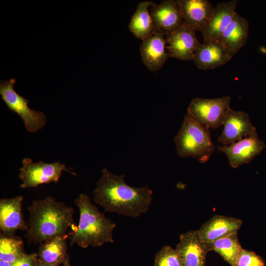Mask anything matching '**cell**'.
<instances>
[{
  "label": "cell",
  "instance_id": "484cf974",
  "mask_svg": "<svg viewBox=\"0 0 266 266\" xmlns=\"http://www.w3.org/2000/svg\"><path fill=\"white\" fill-rule=\"evenodd\" d=\"M36 255L35 254H24L21 257L16 260L13 266H35Z\"/></svg>",
  "mask_w": 266,
  "mask_h": 266
},
{
  "label": "cell",
  "instance_id": "7c38bea8",
  "mask_svg": "<svg viewBox=\"0 0 266 266\" xmlns=\"http://www.w3.org/2000/svg\"><path fill=\"white\" fill-rule=\"evenodd\" d=\"M195 31L185 23L179 29L166 36V48L170 57L183 61L193 60L200 45Z\"/></svg>",
  "mask_w": 266,
  "mask_h": 266
},
{
  "label": "cell",
  "instance_id": "9c48e42d",
  "mask_svg": "<svg viewBox=\"0 0 266 266\" xmlns=\"http://www.w3.org/2000/svg\"><path fill=\"white\" fill-rule=\"evenodd\" d=\"M175 249L183 266H206V258L209 251L198 230L182 233Z\"/></svg>",
  "mask_w": 266,
  "mask_h": 266
},
{
  "label": "cell",
  "instance_id": "44dd1931",
  "mask_svg": "<svg viewBox=\"0 0 266 266\" xmlns=\"http://www.w3.org/2000/svg\"><path fill=\"white\" fill-rule=\"evenodd\" d=\"M68 236H58L41 243L39 256L41 264L57 266L66 259Z\"/></svg>",
  "mask_w": 266,
  "mask_h": 266
},
{
  "label": "cell",
  "instance_id": "2e32d148",
  "mask_svg": "<svg viewBox=\"0 0 266 266\" xmlns=\"http://www.w3.org/2000/svg\"><path fill=\"white\" fill-rule=\"evenodd\" d=\"M232 58L221 41L213 40L201 43L193 60L199 69L208 70L226 64Z\"/></svg>",
  "mask_w": 266,
  "mask_h": 266
},
{
  "label": "cell",
  "instance_id": "ac0fdd59",
  "mask_svg": "<svg viewBox=\"0 0 266 266\" xmlns=\"http://www.w3.org/2000/svg\"><path fill=\"white\" fill-rule=\"evenodd\" d=\"M184 23L195 32H201L208 23L214 10L207 0H178Z\"/></svg>",
  "mask_w": 266,
  "mask_h": 266
},
{
  "label": "cell",
  "instance_id": "e0dca14e",
  "mask_svg": "<svg viewBox=\"0 0 266 266\" xmlns=\"http://www.w3.org/2000/svg\"><path fill=\"white\" fill-rule=\"evenodd\" d=\"M243 224L241 219L216 215L198 230L202 240L207 244L237 233Z\"/></svg>",
  "mask_w": 266,
  "mask_h": 266
},
{
  "label": "cell",
  "instance_id": "ffe728a7",
  "mask_svg": "<svg viewBox=\"0 0 266 266\" xmlns=\"http://www.w3.org/2000/svg\"><path fill=\"white\" fill-rule=\"evenodd\" d=\"M153 2L148 0L139 2L129 24L131 33L142 41L154 33L153 21L150 12V7Z\"/></svg>",
  "mask_w": 266,
  "mask_h": 266
},
{
  "label": "cell",
  "instance_id": "3957f363",
  "mask_svg": "<svg viewBox=\"0 0 266 266\" xmlns=\"http://www.w3.org/2000/svg\"><path fill=\"white\" fill-rule=\"evenodd\" d=\"M75 203L79 210V220L70 238V244L86 248L89 246L96 247L113 243V231L116 224L99 210L89 197L81 193L75 199Z\"/></svg>",
  "mask_w": 266,
  "mask_h": 266
},
{
  "label": "cell",
  "instance_id": "8fae6325",
  "mask_svg": "<svg viewBox=\"0 0 266 266\" xmlns=\"http://www.w3.org/2000/svg\"><path fill=\"white\" fill-rule=\"evenodd\" d=\"M223 125L224 129L218 141L224 145H230L257 133L248 113L231 108L226 112Z\"/></svg>",
  "mask_w": 266,
  "mask_h": 266
},
{
  "label": "cell",
  "instance_id": "9a60e30c",
  "mask_svg": "<svg viewBox=\"0 0 266 266\" xmlns=\"http://www.w3.org/2000/svg\"><path fill=\"white\" fill-rule=\"evenodd\" d=\"M22 196L0 200V229L7 236L12 235L17 230L27 229L22 211Z\"/></svg>",
  "mask_w": 266,
  "mask_h": 266
},
{
  "label": "cell",
  "instance_id": "52a82bcc",
  "mask_svg": "<svg viewBox=\"0 0 266 266\" xmlns=\"http://www.w3.org/2000/svg\"><path fill=\"white\" fill-rule=\"evenodd\" d=\"M22 166L20 168L19 178L22 183L20 187L23 189L36 187L51 182L57 183L62 175V171L76 175L68 169L60 161L53 163H46L42 161L33 163L32 159L24 158Z\"/></svg>",
  "mask_w": 266,
  "mask_h": 266
},
{
  "label": "cell",
  "instance_id": "4316f807",
  "mask_svg": "<svg viewBox=\"0 0 266 266\" xmlns=\"http://www.w3.org/2000/svg\"><path fill=\"white\" fill-rule=\"evenodd\" d=\"M0 266H13L12 264L2 261L0 260Z\"/></svg>",
  "mask_w": 266,
  "mask_h": 266
},
{
  "label": "cell",
  "instance_id": "d4e9b609",
  "mask_svg": "<svg viewBox=\"0 0 266 266\" xmlns=\"http://www.w3.org/2000/svg\"><path fill=\"white\" fill-rule=\"evenodd\" d=\"M237 266H265L264 260L253 251L242 249L238 257Z\"/></svg>",
  "mask_w": 266,
  "mask_h": 266
},
{
  "label": "cell",
  "instance_id": "5bb4252c",
  "mask_svg": "<svg viewBox=\"0 0 266 266\" xmlns=\"http://www.w3.org/2000/svg\"><path fill=\"white\" fill-rule=\"evenodd\" d=\"M166 36L155 33L142 40L140 46V53L144 65L151 71L160 70L170 57L166 51Z\"/></svg>",
  "mask_w": 266,
  "mask_h": 266
},
{
  "label": "cell",
  "instance_id": "f1b7e54d",
  "mask_svg": "<svg viewBox=\"0 0 266 266\" xmlns=\"http://www.w3.org/2000/svg\"><path fill=\"white\" fill-rule=\"evenodd\" d=\"M40 266H54L51 265H48V264H41V265Z\"/></svg>",
  "mask_w": 266,
  "mask_h": 266
},
{
  "label": "cell",
  "instance_id": "603a6c76",
  "mask_svg": "<svg viewBox=\"0 0 266 266\" xmlns=\"http://www.w3.org/2000/svg\"><path fill=\"white\" fill-rule=\"evenodd\" d=\"M23 242L18 237L1 236L0 238V260L13 264L24 253Z\"/></svg>",
  "mask_w": 266,
  "mask_h": 266
},
{
  "label": "cell",
  "instance_id": "d6986e66",
  "mask_svg": "<svg viewBox=\"0 0 266 266\" xmlns=\"http://www.w3.org/2000/svg\"><path fill=\"white\" fill-rule=\"evenodd\" d=\"M248 33V21L237 13L220 39L232 58L245 45Z\"/></svg>",
  "mask_w": 266,
  "mask_h": 266
},
{
  "label": "cell",
  "instance_id": "cb8c5ba5",
  "mask_svg": "<svg viewBox=\"0 0 266 266\" xmlns=\"http://www.w3.org/2000/svg\"><path fill=\"white\" fill-rule=\"evenodd\" d=\"M154 266H183V265L175 248L165 245L156 253Z\"/></svg>",
  "mask_w": 266,
  "mask_h": 266
},
{
  "label": "cell",
  "instance_id": "8992f818",
  "mask_svg": "<svg viewBox=\"0 0 266 266\" xmlns=\"http://www.w3.org/2000/svg\"><path fill=\"white\" fill-rule=\"evenodd\" d=\"M231 98L225 96L215 99L195 98L187 108V114L201 126L216 129L223 125L230 107Z\"/></svg>",
  "mask_w": 266,
  "mask_h": 266
},
{
  "label": "cell",
  "instance_id": "4fadbf2b",
  "mask_svg": "<svg viewBox=\"0 0 266 266\" xmlns=\"http://www.w3.org/2000/svg\"><path fill=\"white\" fill-rule=\"evenodd\" d=\"M237 0L217 4L207 25L201 31L203 42L220 41L222 33L231 24L237 13Z\"/></svg>",
  "mask_w": 266,
  "mask_h": 266
},
{
  "label": "cell",
  "instance_id": "7a4b0ae2",
  "mask_svg": "<svg viewBox=\"0 0 266 266\" xmlns=\"http://www.w3.org/2000/svg\"><path fill=\"white\" fill-rule=\"evenodd\" d=\"M28 209L26 236L30 243L41 244L56 236H68V230L75 224L74 209L52 197L34 200Z\"/></svg>",
  "mask_w": 266,
  "mask_h": 266
},
{
  "label": "cell",
  "instance_id": "ba28073f",
  "mask_svg": "<svg viewBox=\"0 0 266 266\" xmlns=\"http://www.w3.org/2000/svg\"><path fill=\"white\" fill-rule=\"evenodd\" d=\"M150 12L153 21L154 33H162L166 37L184 24L178 0H166L159 4L153 2L150 7Z\"/></svg>",
  "mask_w": 266,
  "mask_h": 266
},
{
  "label": "cell",
  "instance_id": "6da1fadb",
  "mask_svg": "<svg viewBox=\"0 0 266 266\" xmlns=\"http://www.w3.org/2000/svg\"><path fill=\"white\" fill-rule=\"evenodd\" d=\"M124 178V174L116 175L103 168L101 176L93 191L94 200L106 212L135 219L149 210L153 191L148 185L132 187L126 183Z\"/></svg>",
  "mask_w": 266,
  "mask_h": 266
},
{
  "label": "cell",
  "instance_id": "5b68a950",
  "mask_svg": "<svg viewBox=\"0 0 266 266\" xmlns=\"http://www.w3.org/2000/svg\"><path fill=\"white\" fill-rule=\"evenodd\" d=\"M16 80L11 78L0 81V94L8 108L18 115L23 121L27 130L34 133L41 129L46 124L47 118L41 111L31 109L29 100L19 95L14 90Z\"/></svg>",
  "mask_w": 266,
  "mask_h": 266
},
{
  "label": "cell",
  "instance_id": "30bf717a",
  "mask_svg": "<svg viewBox=\"0 0 266 266\" xmlns=\"http://www.w3.org/2000/svg\"><path fill=\"white\" fill-rule=\"evenodd\" d=\"M266 146L256 133L230 145H223L216 148L226 154L230 166L236 168L251 162Z\"/></svg>",
  "mask_w": 266,
  "mask_h": 266
},
{
  "label": "cell",
  "instance_id": "277c9868",
  "mask_svg": "<svg viewBox=\"0 0 266 266\" xmlns=\"http://www.w3.org/2000/svg\"><path fill=\"white\" fill-rule=\"evenodd\" d=\"M174 141L180 157H192L201 163L206 162L216 148L210 129L199 124L187 113Z\"/></svg>",
  "mask_w": 266,
  "mask_h": 266
},
{
  "label": "cell",
  "instance_id": "83f0119b",
  "mask_svg": "<svg viewBox=\"0 0 266 266\" xmlns=\"http://www.w3.org/2000/svg\"><path fill=\"white\" fill-rule=\"evenodd\" d=\"M63 266H69V263L68 261V259L66 258L65 262H64V265Z\"/></svg>",
  "mask_w": 266,
  "mask_h": 266
},
{
  "label": "cell",
  "instance_id": "7402d4cb",
  "mask_svg": "<svg viewBox=\"0 0 266 266\" xmlns=\"http://www.w3.org/2000/svg\"><path fill=\"white\" fill-rule=\"evenodd\" d=\"M209 251L219 254L231 266H237V260L243 249L237 233L207 244Z\"/></svg>",
  "mask_w": 266,
  "mask_h": 266
}]
</instances>
